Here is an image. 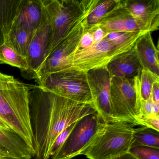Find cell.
I'll return each instance as SVG.
<instances>
[{
	"mask_svg": "<svg viewBox=\"0 0 159 159\" xmlns=\"http://www.w3.org/2000/svg\"><path fill=\"white\" fill-rule=\"evenodd\" d=\"M86 30V18L81 21L45 58L36 75L37 83L45 76L68 70V60L79 49L81 39Z\"/></svg>",
	"mask_w": 159,
	"mask_h": 159,
	"instance_id": "obj_9",
	"label": "cell"
},
{
	"mask_svg": "<svg viewBox=\"0 0 159 159\" xmlns=\"http://www.w3.org/2000/svg\"><path fill=\"white\" fill-rule=\"evenodd\" d=\"M97 26L107 34L142 31L125 7L122 0H120L117 7L108 13Z\"/></svg>",
	"mask_w": 159,
	"mask_h": 159,
	"instance_id": "obj_14",
	"label": "cell"
},
{
	"mask_svg": "<svg viewBox=\"0 0 159 159\" xmlns=\"http://www.w3.org/2000/svg\"><path fill=\"white\" fill-rule=\"evenodd\" d=\"M86 30L90 31L92 33L94 43L102 40L107 34V33H106L97 25L92 27L90 28L86 29Z\"/></svg>",
	"mask_w": 159,
	"mask_h": 159,
	"instance_id": "obj_29",
	"label": "cell"
},
{
	"mask_svg": "<svg viewBox=\"0 0 159 159\" xmlns=\"http://www.w3.org/2000/svg\"><path fill=\"white\" fill-rule=\"evenodd\" d=\"M0 127H2V128H7L9 129L10 127L7 125V124L0 118ZM11 129V128H10Z\"/></svg>",
	"mask_w": 159,
	"mask_h": 159,
	"instance_id": "obj_32",
	"label": "cell"
},
{
	"mask_svg": "<svg viewBox=\"0 0 159 159\" xmlns=\"http://www.w3.org/2000/svg\"><path fill=\"white\" fill-rule=\"evenodd\" d=\"M119 2L120 0H98L86 17V29L98 25L108 13L117 7Z\"/></svg>",
	"mask_w": 159,
	"mask_h": 159,
	"instance_id": "obj_20",
	"label": "cell"
},
{
	"mask_svg": "<svg viewBox=\"0 0 159 159\" xmlns=\"http://www.w3.org/2000/svg\"><path fill=\"white\" fill-rule=\"evenodd\" d=\"M43 4L41 22L33 33L26 57L28 69L23 76L28 80L36 79L37 72L45 60L51 35L50 16L43 2Z\"/></svg>",
	"mask_w": 159,
	"mask_h": 159,
	"instance_id": "obj_10",
	"label": "cell"
},
{
	"mask_svg": "<svg viewBox=\"0 0 159 159\" xmlns=\"http://www.w3.org/2000/svg\"><path fill=\"white\" fill-rule=\"evenodd\" d=\"M151 98L153 103L159 105V82L153 84L151 93Z\"/></svg>",
	"mask_w": 159,
	"mask_h": 159,
	"instance_id": "obj_30",
	"label": "cell"
},
{
	"mask_svg": "<svg viewBox=\"0 0 159 159\" xmlns=\"http://www.w3.org/2000/svg\"><path fill=\"white\" fill-rule=\"evenodd\" d=\"M142 31L159 30V0H122Z\"/></svg>",
	"mask_w": 159,
	"mask_h": 159,
	"instance_id": "obj_12",
	"label": "cell"
},
{
	"mask_svg": "<svg viewBox=\"0 0 159 159\" xmlns=\"http://www.w3.org/2000/svg\"><path fill=\"white\" fill-rule=\"evenodd\" d=\"M134 47L142 68L159 76V51L154 45L151 32L148 31L140 36Z\"/></svg>",
	"mask_w": 159,
	"mask_h": 159,
	"instance_id": "obj_17",
	"label": "cell"
},
{
	"mask_svg": "<svg viewBox=\"0 0 159 159\" xmlns=\"http://www.w3.org/2000/svg\"><path fill=\"white\" fill-rule=\"evenodd\" d=\"M105 124L97 112L78 120L66 140L51 159H71L81 155Z\"/></svg>",
	"mask_w": 159,
	"mask_h": 159,
	"instance_id": "obj_8",
	"label": "cell"
},
{
	"mask_svg": "<svg viewBox=\"0 0 159 159\" xmlns=\"http://www.w3.org/2000/svg\"><path fill=\"white\" fill-rule=\"evenodd\" d=\"M42 0H21L11 29H22L34 33L42 18Z\"/></svg>",
	"mask_w": 159,
	"mask_h": 159,
	"instance_id": "obj_15",
	"label": "cell"
},
{
	"mask_svg": "<svg viewBox=\"0 0 159 159\" xmlns=\"http://www.w3.org/2000/svg\"><path fill=\"white\" fill-rule=\"evenodd\" d=\"M38 84L39 87L45 91L93 106L87 73L84 71L68 70L55 72L45 76Z\"/></svg>",
	"mask_w": 159,
	"mask_h": 159,
	"instance_id": "obj_7",
	"label": "cell"
},
{
	"mask_svg": "<svg viewBox=\"0 0 159 159\" xmlns=\"http://www.w3.org/2000/svg\"><path fill=\"white\" fill-rule=\"evenodd\" d=\"M30 89L14 76L0 72V118L33 148L30 115Z\"/></svg>",
	"mask_w": 159,
	"mask_h": 159,
	"instance_id": "obj_2",
	"label": "cell"
},
{
	"mask_svg": "<svg viewBox=\"0 0 159 159\" xmlns=\"http://www.w3.org/2000/svg\"><path fill=\"white\" fill-rule=\"evenodd\" d=\"M86 73L94 108L104 122L113 121L110 98L111 76L107 69H94Z\"/></svg>",
	"mask_w": 159,
	"mask_h": 159,
	"instance_id": "obj_11",
	"label": "cell"
},
{
	"mask_svg": "<svg viewBox=\"0 0 159 159\" xmlns=\"http://www.w3.org/2000/svg\"><path fill=\"white\" fill-rule=\"evenodd\" d=\"M134 127L125 122L106 123L81 155L88 159H114L128 153L134 143Z\"/></svg>",
	"mask_w": 159,
	"mask_h": 159,
	"instance_id": "obj_5",
	"label": "cell"
},
{
	"mask_svg": "<svg viewBox=\"0 0 159 159\" xmlns=\"http://www.w3.org/2000/svg\"><path fill=\"white\" fill-rule=\"evenodd\" d=\"M98 0H42L51 21L45 58L72 30L86 18Z\"/></svg>",
	"mask_w": 159,
	"mask_h": 159,
	"instance_id": "obj_4",
	"label": "cell"
},
{
	"mask_svg": "<svg viewBox=\"0 0 159 159\" xmlns=\"http://www.w3.org/2000/svg\"><path fill=\"white\" fill-rule=\"evenodd\" d=\"M20 2L21 0H0V45L5 43Z\"/></svg>",
	"mask_w": 159,
	"mask_h": 159,
	"instance_id": "obj_18",
	"label": "cell"
},
{
	"mask_svg": "<svg viewBox=\"0 0 159 159\" xmlns=\"http://www.w3.org/2000/svg\"><path fill=\"white\" fill-rule=\"evenodd\" d=\"M129 153L137 159H159V148L145 146L131 147Z\"/></svg>",
	"mask_w": 159,
	"mask_h": 159,
	"instance_id": "obj_24",
	"label": "cell"
},
{
	"mask_svg": "<svg viewBox=\"0 0 159 159\" xmlns=\"http://www.w3.org/2000/svg\"><path fill=\"white\" fill-rule=\"evenodd\" d=\"M114 159H137L135 157H134L133 155L132 154H130V153L128 152V153H125V154H124V155H122V156H120V157H118V158H115Z\"/></svg>",
	"mask_w": 159,
	"mask_h": 159,
	"instance_id": "obj_31",
	"label": "cell"
},
{
	"mask_svg": "<svg viewBox=\"0 0 159 159\" xmlns=\"http://www.w3.org/2000/svg\"><path fill=\"white\" fill-rule=\"evenodd\" d=\"M159 115V105H156L152 102L151 98L147 100L141 99L140 102V115L139 119L141 126V121L143 119L151 116Z\"/></svg>",
	"mask_w": 159,
	"mask_h": 159,
	"instance_id": "obj_25",
	"label": "cell"
},
{
	"mask_svg": "<svg viewBox=\"0 0 159 159\" xmlns=\"http://www.w3.org/2000/svg\"><path fill=\"white\" fill-rule=\"evenodd\" d=\"M34 150L11 129L0 127V159H31Z\"/></svg>",
	"mask_w": 159,
	"mask_h": 159,
	"instance_id": "obj_13",
	"label": "cell"
},
{
	"mask_svg": "<svg viewBox=\"0 0 159 159\" xmlns=\"http://www.w3.org/2000/svg\"><path fill=\"white\" fill-rule=\"evenodd\" d=\"M147 32L109 33L91 47L76 51L68 58V70L87 72L106 66L115 57L130 50L138 39Z\"/></svg>",
	"mask_w": 159,
	"mask_h": 159,
	"instance_id": "obj_3",
	"label": "cell"
},
{
	"mask_svg": "<svg viewBox=\"0 0 159 159\" xmlns=\"http://www.w3.org/2000/svg\"><path fill=\"white\" fill-rule=\"evenodd\" d=\"M29 106L35 159H50L54 142L62 131L97 112L92 105L72 101L38 85L30 89Z\"/></svg>",
	"mask_w": 159,
	"mask_h": 159,
	"instance_id": "obj_1",
	"label": "cell"
},
{
	"mask_svg": "<svg viewBox=\"0 0 159 159\" xmlns=\"http://www.w3.org/2000/svg\"><path fill=\"white\" fill-rule=\"evenodd\" d=\"M76 122L72 124L71 125L67 127L66 129H65L64 131H62L58 135V136L56 139L55 141L54 142L53 145L52 147L51 152V156L53 155L58 151V150L61 148V146L63 145L64 142L68 137L72 131V129L74 128Z\"/></svg>",
	"mask_w": 159,
	"mask_h": 159,
	"instance_id": "obj_26",
	"label": "cell"
},
{
	"mask_svg": "<svg viewBox=\"0 0 159 159\" xmlns=\"http://www.w3.org/2000/svg\"><path fill=\"white\" fill-rule=\"evenodd\" d=\"M93 38L92 33L89 31L86 30L84 32L81 39L80 46L78 50L86 49L93 46L94 44Z\"/></svg>",
	"mask_w": 159,
	"mask_h": 159,
	"instance_id": "obj_28",
	"label": "cell"
},
{
	"mask_svg": "<svg viewBox=\"0 0 159 159\" xmlns=\"http://www.w3.org/2000/svg\"><path fill=\"white\" fill-rule=\"evenodd\" d=\"M0 64H6L19 69L22 76L28 69L26 58L5 44L0 45Z\"/></svg>",
	"mask_w": 159,
	"mask_h": 159,
	"instance_id": "obj_21",
	"label": "cell"
},
{
	"mask_svg": "<svg viewBox=\"0 0 159 159\" xmlns=\"http://www.w3.org/2000/svg\"><path fill=\"white\" fill-rule=\"evenodd\" d=\"M141 122L142 126H146L159 132V115L147 117L143 119Z\"/></svg>",
	"mask_w": 159,
	"mask_h": 159,
	"instance_id": "obj_27",
	"label": "cell"
},
{
	"mask_svg": "<svg viewBox=\"0 0 159 159\" xmlns=\"http://www.w3.org/2000/svg\"><path fill=\"white\" fill-rule=\"evenodd\" d=\"M33 33L22 29H11L4 44L26 58Z\"/></svg>",
	"mask_w": 159,
	"mask_h": 159,
	"instance_id": "obj_19",
	"label": "cell"
},
{
	"mask_svg": "<svg viewBox=\"0 0 159 159\" xmlns=\"http://www.w3.org/2000/svg\"><path fill=\"white\" fill-rule=\"evenodd\" d=\"M111 77L134 79L140 74L142 66L134 46L115 57L107 66Z\"/></svg>",
	"mask_w": 159,
	"mask_h": 159,
	"instance_id": "obj_16",
	"label": "cell"
},
{
	"mask_svg": "<svg viewBox=\"0 0 159 159\" xmlns=\"http://www.w3.org/2000/svg\"><path fill=\"white\" fill-rule=\"evenodd\" d=\"M139 76L129 80L111 77L110 98L113 120L141 126Z\"/></svg>",
	"mask_w": 159,
	"mask_h": 159,
	"instance_id": "obj_6",
	"label": "cell"
},
{
	"mask_svg": "<svg viewBox=\"0 0 159 159\" xmlns=\"http://www.w3.org/2000/svg\"><path fill=\"white\" fill-rule=\"evenodd\" d=\"M159 133L146 126L135 128L132 147L145 146L159 148Z\"/></svg>",
	"mask_w": 159,
	"mask_h": 159,
	"instance_id": "obj_22",
	"label": "cell"
},
{
	"mask_svg": "<svg viewBox=\"0 0 159 159\" xmlns=\"http://www.w3.org/2000/svg\"><path fill=\"white\" fill-rule=\"evenodd\" d=\"M139 78L141 99L148 100L150 98L153 84L159 82V76L147 69L142 68Z\"/></svg>",
	"mask_w": 159,
	"mask_h": 159,
	"instance_id": "obj_23",
	"label": "cell"
}]
</instances>
